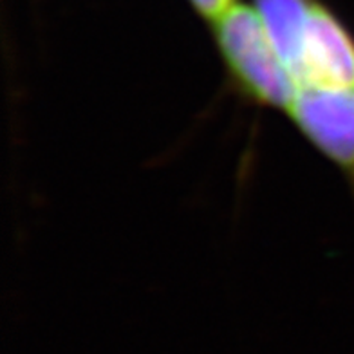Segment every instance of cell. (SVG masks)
<instances>
[{
	"label": "cell",
	"instance_id": "1",
	"mask_svg": "<svg viewBox=\"0 0 354 354\" xmlns=\"http://www.w3.org/2000/svg\"><path fill=\"white\" fill-rule=\"evenodd\" d=\"M215 42L233 82L257 103L289 111L300 84L255 8L235 4L214 20Z\"/></svg>",
	"mask_w": 354,
	"mask_h": 354
},
{
	"label": "cell",
	"instance_id": "2",
	"mask_svg": "<svg viewBox=\"0 0 354 354\" xmlns=\"http://www.w3.org/2000/svg\"><path fill=\"white\" fill-rule=\"evenodd\" d=\"M288 112L322 154L354 176V88L304 85Z\"/></svg>",
	"mask_w": 354,
	"mask_h": 354
},
{
	"label": "cell",
	"instance_id": "3",
	"mask_svg": "<svg viewBox=\"0 0 354 354\" xmlns=\"http://www.w3.org/2000/svg\"><path fill=\"white\" fill-rule=\"evenodd\" d=\"M295 76L300 87L354 88V35L320 2L313 6Z\"/></svg>",
	"mask_w": 354,
	"mask_h": 354
},
{
	"label": "cell",
	"instance_id": "4",
	"mask_svg": "<svg viewBox=\"0 0 354 354\" xmlns=\"http://www.w3.org/2000/svg\"><path fill=\"white\" fill-rule=\"evenodd\" d=\"M317 0H255L266 31L295 73L302 38Z\"/></svg>",
	"mask_w": 354,
	"mask_h": 354
},
{
	"label": "cell",
	"instance_id": "5",
	"mask_svg": "<svg viewBox=\"0 0 354 354\" xmlns=\"http://www.w3.org/2000/svg\"><path fill=\"white\" fill-rule=\"evenodd\" d=\"M192 4V8L197 11L199 15H203L205 19L212 20L219 19L224 11L232 8L237 0H188Z\"/></svg>",
	"mask_w": 354,
	"mask_h": 354
}]
</instances>
